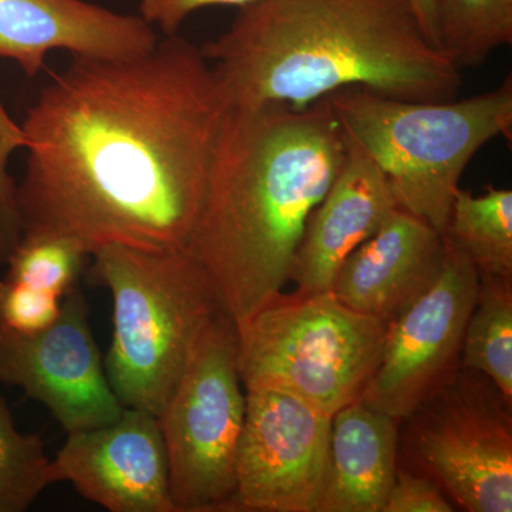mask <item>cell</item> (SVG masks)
I'll return each mask as SVG.
<instances>
[{
  "instance_id": "1",
  "label": "cell",
  "mask_w": 512,
  "mask_h": 512,
  "mask_svg": "<svg viewBox=\"0 0 512 512\" xmlns=\"http://www.w3.org/2000/svg\"><path fill=\"white\" fill-rule=\"evenodd\" d=\"M201 47L165 36L128 59L73 57L20 124L25 235L181 251L197 220L227 111Z\"/></svg>"
},
{
  "instance_id": "6",
  "label": "cell",
  "mask_w": 512,
  "mask_h": 512,
  "mask_svg": "<svg viewBox=\"0 0 512 512\" xmlns=\"http://www.w3.org/2000/svg\"><path fill=\"white\" fill-rule=\"evenodd\" d=\"M387 329L332 292L281 293L237 329L242 386L285 390L333 416L362 399Z\"/></svg>"
},
{
  "instance_id": "5",
  "label": "cell",
  "mask_w": 512,
  "mask_h": 512,
  "mask_svg": "<svg viewBox=\"0 0 512 512\" xmlns=\"http://www.w3.org/2000/svg\"><path fill=\"white\" fill-rule=\"evenodd\" d=\"M93 276L113 298V338L104 370L124 407L160 416L202 332L222 308L187 249L147 252L106 245Z\"/></svg>"
},
{
  "instance_id": "8",
  "label": "cell",
  "mask_w": 512,
  "mask_h": 512,
  "mask_svg": "<svg viewBox=\"0 0 512 512\" xmlns=\"http://www.w3.org/2000/svg\"><path fill=\"white\" fill-rule=\"evenodd\" d=\"M399 466L430 478L454 507L512 511V403L460 367L400 423Z\"/></svg>"
},
{
  "instance_id": "3",
  "label": "cell",
  "mask_w": 512,
  "mask_h": 512,
  "mask_svg": "<svg viewBox=\"0 0 512 512\" xmlns=\"http://www.w3.org/2000/svg\"><path fill=\"white\" fill-rule=\"evenodd\" d=\"M201 52L228 107L303 109L345 87L447 101L463 84L409 0H258Z\"/></svg>"
},
{
  "instance_id": "18",
  "label": "cell",
  "mask_w": 512,
  "mask_h": 512,
  "mask_svg": "<svg viewBox=\"0 0 512 512\" xmlns=\"http://www.w3.org/2000/svg\"><path fill=\"white\" fill-rule=\"evenodd\" d=\"M461 367L490 377L512 403V278L478 275L473 311L461 349Z\"/></svg>"
},
{
  "instance_id": "26",
  "label": "cell",
  "mask_w": 512,
  "mask_h": 512,
  "mask_svg": "<svg viewBox=\"0 0 512 512\" xmlns=\"http://www.w3.org/2000/svg\"><path fill=\"white\" fill-rule=\"evenodd\" d=\"M421 29L431 45L439 49L437 43V0H409Z\"/></svg>"
},
{
  "instance_id": "25",
  "label": "cell",
  "mask_w": 512,
  "mask_h": 512,
  "mask_svg": "<svg viewBox=\"0 0 512 512\" xmlns=\"http://www.w3.org/2000/svg\"><path fill=\"white\" fill-rule=\"evenodd\" d=\"M255 2L258 0H141L140 16L151 26H157L165 36H173L195 10L208 6H237L241 9Z\"/></svg>"
},
{
  "instance_id": "23",
  "label": "cell",
  "mask_w": 512,
  "mask_h": 512,
  "mask_svg": "<svg viewBox=\"0 0 512 512\" xmlns=\"http://www.w3.org/2000/svg\"><path fill=\"white\" fill-rule=\"evenodd\" d=\"M63 298L3 278L0 281V320L19 333L49 328L59 318Z\"/></svg>"
},
{
  "instance_id": "21",
  "label": "cell",
  "mask_w": 512,
  "mask_h": 512,
  "mask_svg": "<svg viewBox=\"0 0 512 512\" xmlns=\"http://www.w3.org/2000/svg\"><path fill=\"white\" fill-rule=\"evenodd\" d=\"M86 249L64 237H28L10 256L5 278L63 298L82 274Z\"/></svg>"
},
{
  "instance_id": "14",
  "label": "cell",
  "mask_w": 512,
  "mask_h": 512,
  "mask_svg": "<svg viewBox=\"0 0 512 512\" xmlns=\"http://www.w3.org/2000/svg\"><path fill=\"white\" fill-rule=\"evenodd\" d=\"M446 252L439 231L397 208L345 259L330 292L353 311L390 325L433 288Z\"/></svg>"
},
{
  "instance_id": "16",
  "label": "cell",
  "mask_w": 512,
  "mask_h": 512,
  "mask_svg": "<svg viewBox=\"0 0 512 512\" xmlns=\"http://www.w3.org/2000/svg\"><path fill=\"white\" fill-rule=\"evenodd\" d=\"M400 421L362 399L332 416L316 512H383L399 467Z\"/></svg>"
},
{
  "instance_id": "15",
  "label": "cell",
  "mask_w": 512,
  "mask_h": 512,
  "mask_svg": "<svg viewBox=\"0 0 512 512\" xmlns=\"http://www.w3.org/2000/svg\"><path fill=\"white\" fill-rule=\"evenodd\" d=\"M346 143L342 170L306 222L289 269L288 282L303 295L330 292L345 259L399 208L375 161L349 137Z\"/></svg>"
},
{
  "instance_id": "22",
  "label": "cell",
  "mask_w": 512,
  "mask_h": 512,
  "mask_svg": "<svg viewBox=\"0 0 512 512\" xmlns=\"http://www.w3.org/2000/svg\"><path fill=\"white\" fill-rule=\"evenodd\" d=\"M28 146L22 126L15 123L0 100V265L6 264L25 237L19 185L8 170L9 160Z\"/></svg>"
},
{
  "instance_id": "10",
  "label": "cell",
  "mask_w": 512,
  "mask_h": 512,
  "mask_svg": "<svg viewBox=\"0 0 512 512\" xmlns=\"http://www.w3.org/2000/svg\"><path fill=\"white\" fill-rule=\"evenodd\" d=\"M436 284L387 329L382 359L362 400L402 423L461 367L478 272L448 247Z\"/></svg>"
},
{
  "instance_id": "17",
  "label": "cell",
  "mask_w": 512,
  "mask_h": 512,
  "mask_svg": "<svg viewBox=\"0 0 512 512\" xmlns=\"http://www.w3.org/2000/svg\"><path fill=\"white\" fill-rule=\"evenodd\" d=\"M443 238L478 275L512 278V191L487 185L474 195L460 188Z\"/></svg>"
},
{
  "instance_id": "19",
  "label": "cell",
  "mask_w": 512,
  "mask_h": 512,
  "mask_svg": "<svg viewBox=\"0 0 512 512\" xmlns=\"http://www.w3.org/2000/svg\"><path fill=\"white\" fill-rule=\"evenodd\" d=\"M437 43L458 70L512 43V0H437Z\"/></svg>"
},
{
  "instance_id": "13",
  "label": "cell",
  "mask_w": 512,
  "mask_h": 512,
  "mask_svg": "<svg viewBox=\"0 0 512 512\" xmlns=\"http://www.w3.org/2000/svg\"><path fill=\"white\" fill-rule=\"evenodd\" d=\"M154 26L140 15L114 12L87 0H0V59L28 77L56 50L89 59H128L157 45Z\"/></svg>"
},
{
  "instance_id": "11",
  "label": "cell",
  "mask_w": 512,
  "mask_h": 512,
  "mask_svg": "<svg viewBox=\"0 0 512 512\" xmlns=\"http://www.w3.org/2000/svg\"><path fill=\"white\" fill-rule=\"evenodd\" d=\"M89 313L73 286L49 328L19 333L0 320V383L43 404L67 433L110 423L124 409L107 380Z\"/></svg>"
},
{
  "instance_id": "7",
  "label": "cell",
  "mask_w": 512,
  "mask_h": 512,
  "mask_svg": "<svg viewBox=\"0 0 512 512\" xmlns=\"http://www.w3.org/2000/svg\"><path fill=\"white\" fill-rule=\"evenodd\" d=\"M237 326L221 312L200 339L158 416L177 512L231 511L247 396Z\"/></svg>"
},
{
  "instance_id": "24",
  "label": "cell",
  "mask_w": 512,
  "mask_h": 512,
  "mask_svg": "<svg viewBox=\"0 0 512 512\" xmlns=\"http://www.w3.org/2000/svg\"><path fill=\"white\" fill-rule=\"evenodd\" d=\"M454 505L430 478L397 467L383 512H453Z\"/></svg>"
},
{
  "instance_id": "20",
  "label": "cell",
  "mask_w": 512,
  "mask_h": 512,
  "mask_svg": "<svg viewBox=\"0 0 512 512\" xmlns=\"http://www.w3.org/2000/svg\"><path fill=\"white\" fill-rule=\"evenodd\" d=\"M55 484L42 440L22 433L0 396V512H23Z\"/></svg>"
},
{
  "instance_id": "12",
  "label": "cell",
  "mask_w": 512,
  "mask_h": 512,
  "mask_svg": "<svg viewBox=\"0 0 512 512\" xmlns=\"http://www.w3.org/2000/svg\"><path fill=\"white\" fill-rule=\"evenodd\" d=\"M52 473L111 512H177L160 423L146 410L124 407L110 423L69 433Z\"/></svg>"
},
{
  "instance_id": "9",
  "label": "cell",
  "mask_w": 512,
  "mask_h": 512,
  "mask_svg": "<svg viewBox=\"0 0 512 512\" xmlns=\"http://www.w3.org/2000/svg\"><path fill=\"white\" fill-rule=\"evenodd\" d=\"M231 511L316 512L332 416L281 389L245 390Z\"/></svg>"
},
{
  "instance_id": "2",
  "label": "cell",
  "mask_w": 512,
  "mask_h": 512,
  "mask_svg": "<svg viewBox=\"0 0 512 512\" xmlns=\"http://www.w3.org/2000/svg\"><path fill=\"white\" fill-rule=\"evenodd\" d=\"M346 136L322 99L228 107L187 242L241 328L288 284L306 222L338 177Z\"/></svg>"
},
{
  "instance_id": "4",
  "label": "cell",
  "mask_w": 512,
  "mask_h": 512,
  "mask_svg": "<svg viewBox=\"0 0 512 512\" xmlns=\"http://www.w3.org/2000/svg\"><path fill=\"white\" fill-rule=\"evenodd\" d=\"M343 133L386 175L397 205L441 235L467 165L497 137L511 138L512 79L464 100L410 101L363 87L328 97Z\"/></svg>"
}]
</instances>
